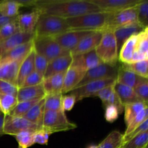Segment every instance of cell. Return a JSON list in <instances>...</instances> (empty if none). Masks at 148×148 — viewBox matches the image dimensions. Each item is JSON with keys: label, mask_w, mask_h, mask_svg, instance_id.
Masks as SVG:
<instances>
[{"label": "cell", "mask_w": 148, "mask_h": 148, "mask_svg": "<svg viewBox=\"0 0 148 148\" xmlns=\"http://www.w3.org/2000/svg\"><path fill=\"white\" fill-rule=\"evenodd\" d=\"M33 7L40 14L56 16L65 20L102 12L90 0H36Z\"/></svg>", "instance_id": "obj_1"}, {"label": "cell", "mask_w": 148, "mask_h": 148, "mask_svg": "<svg viewBox=\"0 0 148 148\" xmlns=\"http://www.w3.org/2000/svg\"><path fill=\"white\" fill-rule=\"evenodd\" d=\"M108 12H98L66 19L70 30L103 32L106 24Z\"/></svg>", "instance_id": "obj_2"}, {"label": "cell", "mask_w": 148, "mask_h": 148, "mask_svg": "<svg viewBox=\"0 0 148 148\" xmlns=\"http://www.w3.org/2000/svg\"><path fill=\"white\" fill-rule=\"evenodd\" d=\"M69 30L70 28L65 19L48 14H40L35 29V38H53Z\"/></svg>", "instance_id": "obj_3"}, {"label": "cell", "mask_w": 148, "mask_h": 148, "mask_svg": "<svg viewBox=\"0 0 148 148\" xmlns=\"http://www.w3.org/2000/svg\"><path fill=\"white\" fill-rule=\"evenodd\" d=\"M41 127L42 130L51 134L58 132L74 130L77 128V125L68 120L63 110H59L44 111Z\"/></svg>", "instance_id": "obj_4"}, {"label": "cell", "mask_w": 148, "mask_h": 148, "mask_svg": "<svg viewBox=\"0 0 148 148\" xmlns=\"http://www.w3.org/2000/svg\"><path fill=\"white\" fill-rule=\"evenodd\" d=\"M97 55L101 62L108 64H117L119 61V51L115 34L112 31L103 33L99 45L95 49Z\"/></svg>", "instance_id": "obj_5"}, {"label": "cell", "mask_w": 148, "mask_h": 148, "mask_svg": "<svg viewBox=\"0 0 148 148\" xmlns=\"http://www.w3.org/2000/svg\"><path fill=\"white\" fill-rule=\"evenodd\" d=\"M33 48L36 53L46 58L49 63L56 58L71 53L63 49L52 37L35 38Z\"/></svg>", "instance_id": "obj_6"}, {"label": "cell", "mask_w": 148, "mask_h": 148, "mask_svg": "<svg viewBox=\"0 0 148 148\" xmlns=\"http://www.w3.org/2000/svg\"><path fill=\"white\" fill-rule=\"evenodd\" d=\"M135 23H138L137 7L126 9L121 11L108 12L106 24L103 32H114L120 27Z\"/></svg>", "instance_id": "obj_7"}, {"label": "cell", "mask_w": 148, "mask_h": 148, "mask_svg": "<svg viewBox=\"0 0 148 148\" xmlns=\"http://www.w3.org/2000/svg\"><path fill=\"white\" fill-rule=\"evenodd\" d=\"M119 65L102 63L98 66L87 71L83 79L76 88L82 86L88 82L105 79H116L118 75Z\"/></svg>", "instance_id": "obj_8"}, {"label": "cell", "mask_w": 148, "mask_h": 148, "mask_svg": "<svg viewBox=\"0 0 148 148\" xmlns=\"http://www.w3.org/2000/svg\"><path fill=\"white\" fill-rule=\"evenodd\" d=\"M41 129L40 126L33 124L24 117L12 116L10 115H5L4 116L3 134L15 136L22 132L38 131Z\"/></svg>", "instance_id": "obj_9"}, {"label": "cell", "mask_w": 148, "mask_h": 148, "mask_svg": "<svg viewBox=\"0 0 148 148\" xmlns=\"http://www.w3.org/2000/svg\"><path fill=\"white\" fill-rule=\"evenodd\" d=\"M116 80V79H105L92 81L79 88H75L69 92L75 95L77 101H79L84 98L95 97L100 90L110 85H114Z\"/></svg>", "instance_id": "obj_10"}, {"label": "cell", "mask_w": 148, "mask_h": 148, "mask_svg": "<svg viewBox=\"0 0 148 148\" xmlns=\"http://www.w3.org/2000/svg\"><path fill=\"white\" fill-rule=\"evenodd\" d=\"M92 31H82V30H69L63 34L53 37L54 40L63 49L72 52L77 47L82 38L91 34Z\"/></svg>", "instance_id": "obj_11"}, {"label": "cell", "mask_w": 148, "mask_h": 148, "mask_svg": "<svg viewBox=\"0 0 148 148\" xmlns=\"http://www.w3.org/2000/svg\"><path fill=\"white\" fill-rule=\"evenodd\" d=\"M101 11L111 12L137 7L143 0H90Z\"/></svg>", "instance_id": "obj_12"}, {"label": "cell", "mask_w": 148, "mask_h": 148, "mask_svg": "<svg viewBox=\"0 0 148 148\" xmlns=\"http://www.w3.org/2000/svg\"><path fill=\"white\" fill-rule=\"evenodd\" d=\"M22 62L12 59H0V79L17 85L19 69Z\"/></svg>", "instance_id": "obj_13"}, {"label": "cell", "mask_w": 148, "mask_h": 148, "mask_svg": "<svg viewBox=\"0 0 148 148\" xmlns=\"http://www.w3.org/2000/svg\"><path fill=\"white\" fill-rule=\"evenodd\" d=\"M35 33L18 31L0 43V57L18 46L33 40Z\"/></svg>", "instance_id": "obj_14"}, {"label": "cell", "mask_w": 148, "mask_h": 148, "mask_svg": "<svg viewBox=\"0 0 148 148\" xmlns=\"http://www.w3.org/2000/svg\"><path fill=\"white\" fill-rule=\"evenodd\" d=\"M86 72L72 64L65 73L62 94L69 92L75 89L83 79Z\"/></svg>", "instance_id": "obj_15"}, {"label": "cell", "mask_w": 148, "mask_h": 148, "mask_svg": "<svg viewBox=\"0 0 148 148\" xmlns=\"http://www.w3.org/2000/svg\"><path fill=\"white\" fill-rule=\"evenodd\" d=\"M103 36V32H93L82 39L77 47L71 52L72 56L85 54L91 51L95 50L99 45Z\"/></svg>", "instance_id": "obj_16"}, {"label": "cell", "mask_w": 148, "mask_h": 148, "mask_svg": "<svg viewBox=\"0 0 148 148\" xmlns=\"http://www.w3.org/2000/svg\"><path fill=\"white\" fill-rule=\"evenodd\" d=\"M73 56L72 53L62 56L49 62L45 73L44 78H47L55 74L66 72L72 63Z\"/></svg>", "instance_id": "obj_17"}, {"label": "cell", "mask_w": 148, "mask_h": 148, "mask_svg": "<svg viewBox=\"0 0 148 148\" xmlns=\"http://www.w3.org/2000/svg\"><path fill=\"white\" fill-rule=\"evenodd\" d=\"M40 14L36 9L31 12L19 14L17 16V25L20 31L28 33H35L36 25Z\"/></svg>", "instance_id": "obj_18"}, {"label": "cell", "mask_w": 148, "mask_h": 148, "mask_svg": "<svg viewBox=\"0 0 148 148\" xmlns=\"http://www.w3.org/2000/svg\"><path fill=\"white\" fill-rule=\"evenodd\" d=\"M66 72L55 74L47 78H44L42 82L46 95L62 93L64 79Z\"/></svg>", "instance_id": "obj_19"}, {"label": "cell", "mask_w": 148, "mask_h": 148, "mask_svg": "<svg viewBox=\"0 0 148 148\" xmlns=\"http://www.w3.org/2000/svg\"><path fill=\"white\" fill-rule=\"evenodd\" d=\"M46 97L42 84L31 87H22L18 89L17 99L18 102L42 99Z\"/></svg>", "instance_id": "obj_20"}, {"label": "cell", "mask_w": 148, "mask_h": 148, "mask_svg": "<svg viewBox=\"0 0 148 148\" xmlns=\"http://www.w3.org/2000/svg\"><path fill=\"white\" fill-rule=\"evenodd\" d=\"M145 78L139 76L134 72H132L130 69H127L124 67L122 64L119 65V68L118 75H117L116 77V82H119V83L125 85L127 86L130 87L132 88H135L137 85L141 83L143 81L146 80Z\"/></svg>", "instance_id": "obj_21"}, {"label": "cell", "mask_w": 148, "mask_h": 148, "mask_svg": "<svg viewBox=\"0 0 148 148\" xmlns=\"http://www.w3.org/2000/svg\"><path fill=\"white\" fill-rule=\"evenodd\" d=\"M35 56H36V51L33 48V50L20 64L17 81V85L18 88H22L25 79L33 71H35Z\"/></svg>", "instance_id": "obj_22"}, {"label": "cell", "mask_w": 148, "mask_h": 148, "mask_svg": "<svg viewBox=\"0 0 148 148\" xmlns=\"http://www.w3.org/2000/svg\"><path fill=\"white\" fill-rule=\"evenodd\" d=\"M143 27L141 25L138 23H133V24L129 25L124 26L122 27L117 29L114 32L115 34L116 39L117 42V47H118V51L121 49V46L124 44V42L132 36L143 30Z\"/></svg>", "instance_id": "obj_23"}, {"label": "cell", "mask_w": 148, "mask_h": 148, "mask_svg": "<svg viewBox=\"0 0 148 148\" xmlns=\"http://www.w3.org/2000/svg\"><path fill=\"white\" fill-rule=\"evenodd\" d=\"M138 34V33H137ZM137 34L133 35L124 43L119 51V61L122 64H129L131 63L132 59L136 50L137 41Z\"/></svg>", "instance_id": "obj_24"}, {"label": "cell", "mask_w": 148, "mask_h": 148, "mask_svg": "<svg viewBox=\"0 0 148 148\" xmlns=\"http://www.w3.org/2000/svg\"><path fill=\"white\" fill-rule=\"evenodd\" d=\"M114 90L124 106L126 104L141 101L136 94L134 88H132L116 81L114 84Z\"/></svg>", "instance_id": "obj_25"}, {"label": "cell", "mask_w": 148, "mask_h": 148, "mask_svg": "<svg viewBox=\"0 0 148 148\" xmlns=\"http://www.w3.org/2000/svg\"><path fill=\"white\" fill-rule=\"evenodd\" d=\"M33 49V40L18 46L10 51L7 52L4 55L0 57V59H7L12 60L20 61L23 62L30 53Z\"/></svg>", "instance_id": "obj_26"}, {"label": "cell", "mask_w": 148, "mask_h": 148, "mask_svg": "<svg viewBox=\"0 0 148 148\" xmlns=\"http://www.w3.org/2000/svg\"><path fill=\"white\" fill-rule=\"evenodd\" d=\"M44 103L45 97L39 102H38L36 105L33 106L23 117L33 124L41 127L43 114H44Z\"/></svg>", "instance_id": "obj_27"}, {"label": "cell", "mask_w": 148, "mask_h": 148, "mask_svg": "<svg viewBox=\"0 0 148 148\" xmlns=\"http://www.w3.org/2000/svg\"><path fill=\"white\" fill-rule=\"evenodd\" d=\"M124 144V134L119 131H112L96 148H121Z\"/></svg>", "instance_id": "obj_28"}, {"label": "cell", "mask_w": 148, "mask_h": 148, "mask_svg": "<svg viewBox=\"0 0 148 148\" xmlns=\"http://www.w3.org/2000/svg\"><path fill=\"white\" fill-rule=\"evenodd\" d=\"M147 106H148L146 105L145 103L142 102V101L124 105V121H125V124L127 127Z\"/></svg>", "instance_id": "obj_29"}, {"label": "cell", "mask_w": 148, "mask_h": 148, "mask_svg": "<svg viewBox=\"0 0 148 148\" xmlns=\"http://www.w3.org/2000/svg\"><path fill=\"white\" fill-rule=\"evenodd\" d=\"M21 7L17 1H0V14L7 17H17Z\"/></svg>", "instance_id": "obj_30"}, {"label": "cell", "mask_w": 148, "mask_h": 148, "mask_svg": "<svg viewBox=\"0 0 148 148\" xmlns=\"http://www.w3.org/2000/svg\"><path fill=\"white\" fill-rule=\"evenodd\" d=\"M79 56L81 64L86 72L103 63L97 55L95 50L91 51L85 54L79 55Z\"/></svg>", "instance_id": "obj_31"}, {"label": "cell", "mask_w": 148, "mask_h": 148, "mask_svg": "<svg viewBox=\"0 0 148 148\" xmlns=\"http://www.w3.org/2000/svg\"><path fill=\"white\" fill-rule=\"evenodd\" d=\"M148 145V130L125 142L121 148H145Z\"/></svg>", "instance_id": "obj_32"}, {"label": "cell", "mask_w": 148, "mask_h": 148, "mask_svg": "<svg viewBox=\"0 0 148 148\" xmlns=\"http://www.w3.org/2000/svg\"><path fill=\"white\" fill-rule=\"evenodd\" d=\"M42 99H43V98H42ZM40 100L41 99L18 102L17 105L14 106V108L10 111V113L8 115L12 116L23 117L27 112H28L29 110H30L33 106L36 105L38 102H39Z\"/></svg>", "instance_id": "obj_33"}, {"label": "cell", "mask_w": 148, "mask_h": 148, "mask_svg": "<svg viewBox=\"0 0 148 148\" xmlns=\"http://www.w3.org/2000/svg\"><path fill=\"white\" fill-rule=\"evenodd\" d=\"M17 103L18 101L16 96L0 94V111L4 115H8Z\"/></svg>", "instance_id": "obj_34"}, {"label": "cell", "mask_w": 148, "mask_h": 148, "mask_svg": "<svg viewBox=\"0 0 148 148\" xmlns=\"http://www.w3.org/2000/svg\"><path fill=\"white\" fill-rule=\"evenodd\" d=\"M62 96H63L62 93L46 95L44 103V111L62 110Z\"/></svg>", "instance_id": "obj_35"}, {"label": "cell", "mask_w": 148, "mask_h": 148, "mask_svg": "<svg viewBox=\"0 0 148 148\" xmlns=\"http://www.w3.org/2000/svg\"><path fill=\"white\" fill-rule=\"evenodd\" d=\"M36 131H24L16 134V140L18 143L17 148H28L34 145V134Z\"/></svg>", "instance_id": "obj_36"}, {"label": "cell", "mask_w": 148, "mask_h": 148, "mask_svg": "<svg viewBox=\"0 0 148 148\" xmlns=\"http://www.w3.org/2000/svg\"><path fill=\"white\" fill-rule=\"evenodd\" d=\"M148 118V106L143 110L132 121H131L130 124L127 127L125 130V132L124 134V137L129 135L131 134L133 131L136 130L140 125H141Z\"/></svg>", "instance_id": "obj_37"}, {"label": "cell", "mask_w": 148, "mask_h": 148, "mask_svg": "<svg viewBox=\"0 0 148 148\" xmlns=\"http://www.w3.org/2000/svg\"><path fill=\"white\" fill-rule=\"evenodd\" d=\"M121 64L127 69H129L134 72L139 76L147 79V60L141 61V62L129 64Z\"/></svg>", "instance_id": "obj_38"}, {"label": "cell", "mask_w": 148, "mask_h": 148, "mask_svg": "<svg viewBox=\"0 0 148 148\" xmlns=\"http://www.w3.org/2000/svg\"><path fill=\"white\" fill-rule=\"evenodd\" d=\"M137 8L139 23L143 28L148 27V0H143Z\"/></svg>", "instance_id": "obj_39"}, {"label": "cell", "mask_w": 148, "mask_h": 148, "mask_svg": "<svg viewBox=\"0 0 148 148\" xmlns=\"http://www.w3.org/2000/svg\"><path fill=\"white\" fill-rule=\"evenodd\" d=\"M17 21L8 23L0 27V43H2L4 40L10 38L15 33L20 31Z\"/></svg>", "instance_id": "obj_40"}, {"label": "cell", "mask_w": 148, "mask_h": 148, "mask_svg": "<svg viewBox=\"0 0 148 148\" xmlns=\"http://www.w3.org/2000/svg\"><path fill=\"white\" fill-rule=\"evenodd\" d=\"M134 91L140 101L148 106V79L137 85L134 88Z\"/></svg>", "instance_id": "obj_41"}, {"label": "cell", "mask_w": 148, "mask_h": 148, "mask_svg": "<svg viewBox=\"0 0 148 148\" xmlns=\"http://www.w3.org/2000/svg\"><path fill=\"white\" fill-rule=\"evenodd\" d=\"M44 79V77L36 71H33L25 79L24 83L22 87H31L42 84Z\"/></svg>", "instance_id": "obj_42"}, {"label": "cell", "mask_w": 148, "mask_h": 148, "mask_svg": "<svg viewBox=\"0 0 148 148\" xmlns=\"http://www.w3.org/2000/svg\"><path fill=\"white\" fill-rule=\"evenodd\" d=\"M49 62L47 59L43 56L37 53L36 52V56H35V71L40 73V75L44 77L46 71L47 69Z\"/></svg>", "instance_id": "obj_43"}, {"label": "cell", "mask_w": 148, "mask_h": 148, "mask_svg": "<svg viewBox=\"0 0 148 148\" xmlns=\"http://www.w3.org/2000/svg\"><path fill=\"white\" fill-rule=\"evenodd\" d=\"M18 89L17 85L0 79V94L11 95L17 97Z\"/></svg>", "instance_id": "obj_44"}, {"label": "cell", "mask_w": 148, "mask_h": 148, "mask_svg": "<svg viewBox=\"0 0 148 148\" xmlns=\"http://www.w3.org/2000/svg\"><path fill=\"white\" fill-rule=\"evenodd\" d=\"M120 111L114 105H108L106 106L105 119L108 122L113 123L118 119Z\"/></svg>", "instance_id": "obj_45"}, {"label": "cell", "mask_w": 148, "mask_h": 148, "mask_svg": "<svg viewBox=\"0 0 148 148\" xmlns=\"http://www.w3.org/2000/svg\"><path fill=\"white\" fill-rule=\"evenodd\" d=\"M114 92H115V90H114V85H110V86L106 87V88H103V89H102L101 90H100L99 92L95 95V97H98V98L101 100L103 104L106 106L107 103L109 101L111 95H112V94L114 93Z\"/></svg>", "instance_id": "obj_46"}, {"label": "cell", "mask_w": 148, "mask_h": 148, "mask_svg": "<svg viewBox=\"0 0 148 148\" xmlns=\"http://www.w3.org/2000/svg\"><path fill=\"white\" fill-rule=\"evenodd\" d=\"M135 51L143 53H146L148 51V40L146 38L143 30L137 34V41Z\"/></svg>", "instance_id": "obj_47"}, {"label": "cell", "mask_w": 148, "mask_h": 148, "mask_svg": "<svg viewBox=\"0 0 148 148\" xmlns=\"http://www.w3.org/2000/svg\"><path fill=\"white\" fill-rule=\"evenodd\" d=\"M77 102L76 98L74 95L69 93V95H63L62 100V110L64 111H70L75 106Z\"/></svg>", "instance_id": "obj_48"}, {"label": "cell", "mask_w": 148, "mask_h": 148, "mask_svg": "<svg viewBox=\"0 0 148 148\" xmlns=\"http://www.w3.org/2000/svg\"><path fill=\"white\" fill-rule=\"evenodd\" d=\"M50 134L44 130H39L36 131L34 134V144L46 145L49 142Z\"/></svg>", "instance_id": "obj_49"}, {"label": "cell", "mask_w": 148, "mask_h": 148, "mask_svg": "<svg viewBox=\"0 0 148 148\" xmlns=\"http://www.w3.org/2000/svg\"><path fill=\"white\" fill-rule=\"evenodd\" d=\"M148 130V118L144 121V122L143 123V124H141V125L139 126V127H137V128L134 131H133L131 134H130L129 135L126 136V137H124V143H125V142L130 140V139H132L133 137H134L135 135H137V134H140V133L146 131V130Z\"/></svg>", "instance_id": "obj_50"}, {"label": "cell", "mask_w": 148, "mask_h": 148, "mask_svg": "<svg viewBox=\"0 0 148 148\" xmlns=\"http://www.w3.org/2000/svg\"><path fill=\"white\" fill-rule=\"evenodd\" d=\"M144 60H147L145 53H140V52L137 51H135V52H134V55H133L132 56V59L131 63L130 64L135 63V62H139Z\"/></svg>", "instance_id": "obj_51"}, {"label": "cell", "mask_w": 148, "mask_h": 148, "mask_svg": "<svg viewBox=\"0 0 148 148\" xmlns=\"http://www.w3.org/2000/svg\"><path fill=\"white\" fill-rule=\"evenodd\" d=\"M17 20V17H5V16H3L2 14H0V27L5 25L8 24V23L16 22Z\"/></svg>", "instance_id": "obj_52"}, {"label": "cell", "mask_w": 148, "mask_h": 148, "mask_svg": "<svg viewBox=\"0 0 148 148\" xmlns=\"http://www.w3.org/2000/svg\"><path fill=\"white\" fill-rule=\"evenodd\" d=\"M22 7H34L36 0H17Z\"/></svg>", "instance_id": "obj_53"}, {"label": "cell", "mask_w": 148, "mask_h": 148, "mask_svg": "<svg viewBox=\"0 0 148 148\" xmlns=\"http://www.w3.org/2000/svg\"><path fill=\"white\" fill-rule=\"evenodd\" d=\"M4 116L5 115L2 113L0 114V134H3V126H4Z\"/></svg>", "instance_id": "obj_54"}, {"label": "cell", "mask_w": 148, "mask_h": 148, "mask_svg": "<svg viewBox=\"0 0 148 148\" xmlns=\"http://www.w3.org/2000/svg\"><path fill=\"white\" fill-rule=\"evenodd\" d=\"M143 32H144L146 38H147V40H148V27H145V28L143 29Z\"/></svg>", "instance_id": "obj_55"}, {"label": "cell", "mask_w": 148, "mask_h": 148, "mask_svg": "<svg viewBox=\"0 0 148 148\" xmlns=\"http://www.w3.org/2000/svg\"><path fill=\"white\" fill-rule=\"evenodd\" d=\"M147 79H148V60H147Z\"/></svg>", "instance_id": "obj_56"}, {"label": "cell", "mask_w": 148, "mask_h": 148, "mask_svg": "<svg viewBox=\"0 0 148 148\" xmlns=\"http://www.w3.org/2000/svg\"><path fill=\"white\" fill-rule=\"evenodd\" d=\"M145 148H148V145H147V146H146V147H145Z\"/></svg>", "instance_id": "obj_57"}, {"label": "cell", "mask_w": 148, "mask_h": 148, "mask_svg": "<svg viewBox=\"0 0 148 148\" xmlns=\"http://www.w3.org/2000/svg\"><path fill=\"white\" fill-rule=\"evenodd\" d=\"M0 114H1V111H0Z\"/></svg>", "instance_id": "obj_58"}]
</instances>
